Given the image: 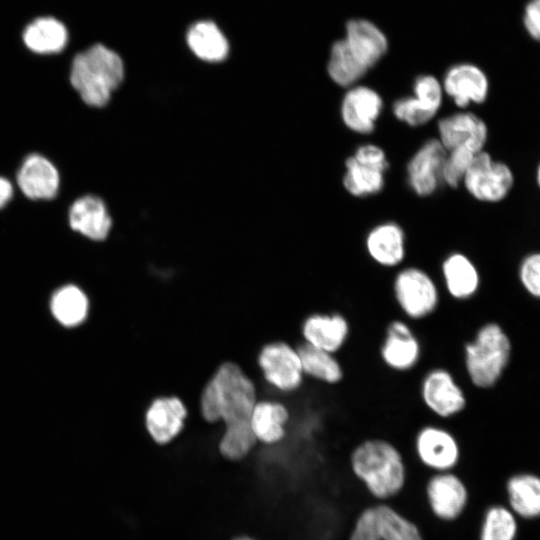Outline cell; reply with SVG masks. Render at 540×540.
Masks as SVG:
<instances>
[{
  "mask_svg": "<svg viewBox=\"0 0 540 540\" xmlns=\"http://www.w3.org/2000/svg\"><path fill=\"white\" fill-rule=\"evenodd\" d=\"M354 478L376 502H388L405 490L408 467L399 447L384 437H368L356 444L348 458Z\"/></svg>",
  "mask_w": 540,
  "mask_h": 540,
  "instance_id": "6da1fadb",
  "label": "cell"
},
{
  "mask_svg": "<svg viewBox=\"0 0 540 540\" xmlns=\"http://www.w3.org/2000/svg\"><path fill=\"white\" fill-rule=\"evenodd\" d=\"M257 401L255 382L236 363L224 362L200 394V414L209 424L250 422Z\"/></svg>",
  "mask_w": 540,
  "mask_h": 540,
  "instance_id": "7a4b0ae2",
  "label": "cell"
},
{
  "mask_svg": "<svg viewBox=\"0 0 540 540\" xmlns=\"http://www.w3.org/2000/svg\"><path fill=\"white\" fill-rule=\"evenodd\" d=\"M123 77L120 56L102 44L77 54L71 65L72 86L87 105L94 107H102L110 100Z\"/></svg>",
  "mask_w": 540,
  "mask_h": 540,
  "instance_id": "3957f363",
  "label": "cell"
},
{
  "mask_svg": "<svg viewBox=\"0 0 540 540\" xmlns=\"http://www.w3.org/2000/svg\"><path fill=\"white\" fill-rule=\"evenodd\" d=\"M511 352L508 336L496 323L483 325L464 346V366L471 383L490 388L505 369Z\"/></svg>",
  "mask_w": 540,
  "mask_h": 540,
  "instance_id": "277c9868",
  "label": "cell"
},
{
  "mask_svg": "<svg viewBox=\"0 0 540 540\" xmlns=\"http://www.w3.org/2000/svg\"><path fill=\"white\" fill-rule=\"evenodd\" d=\"M347 540H426L424 531L400 509L376 502L355 516Z\"/></svg>",
  "mask_w": 540,
  "mask_h": 540,
  "instance_id": "5b68a950",
  "label": "cell"
},
{
  "mask_svg": "<svg viewBox=\"0 0 540 540\" xmlns=\"http://www.w3.org/2000/svg\"><path fill=\"white\" fill-rule=\"evenodd\" d=\"M392 292L403 315L413 321L428 318L440 304L436 282L429 273L416 266L405 267L396 273Z\"/></svg>",
  "mask_w": 540,
  "mask_h": 540,
  "instance_id": "8992f818",
  "label": "cell"
},
{
  "mask_svg": "<svg viewBox=\"0 0 540 540\" xmlns=\"http://www.w3.org/2000/svg\"><path fill=\"white\" fill-rule=\"evenodd\" d=\"M462 183L474 199L496 204L510 196L515 187L516 176L509 164L494 159L484 149L474 155Z\"/></svg>",
  "mask_w": 540,
  "mask_h": 540,
  "instance_id": "52a82bcc",
  "label": "cell"
},
{
  "mask_svg": "<svg viewBox=\"0 0 540 540\" xmlns=\"http://www.w3.org/2000/svg\"><path fill=\"white\" fill-rule=\"evenodd\" d=\"M257 364L273 395L293 394L302 388L305 376L296 347L282 340L265 344L259 351Z\"/></svg>",
  "mask_w": 540,
  "mask_h": 540,
  "instance_id": "ba28073f",
  "label": "cell"
},
{
  "mask_svg": "<svg viewBox=\"0 0 540 540\" xmlns=\"http://www.w3.org/2000/svg\"><path fill=\"white\" fill-rule=\"evenodd\" d=\"M419 394L426 409L439 419L455 417L467 404L462 387L445 367H434L424 374Z\"/></svg>",
  "mask_w": 540,
  "mask_h": 540,
  "instance_id": "9c48e42d",
  "label": "cell"
},
{
  "mask_svg": "<svg viewBox=\"0 0 540 540\" xmlns=\"http://www.w3.org/2000/svg\"><path fill=\"white\" fill-rule=\"evenodd\" d=\"M413 446L421 465L434 473L452 471L460 461L457 438L440 425L427 424L418 429Z\"/></svg>",
  "mask_w": 540,
  "mask_h": 540,
  "instance_id": "30bf717a",
  "label": "cell"
},
{
  "mask_svg": "<svg viewBox=\"0 0 540 540\" xmlns=\"http://www.w3.org/2000/svg\"><path fill=\"white\" fill-rule=\"evenodd\" d=\"M424 493L433 517L446 524L454 522L463 514L469 497L466 484L452 471L430 475Z\"/></svg>",
  "mask_w": 540,
  "mask_h": 540,
  "instance_id": "8fae6325",
  "label": "cell"
},
{
  "mask_svg": "<svg viewBox=\"0 0 540 540\" xmlns=\"http://www.w3.org/2000/svg\"><path fill=\"white\" fill-rule=\"evenodd\" d=\"M421 352V343L408 322L397 318L387 324L379 356L389 370L398 373L412 370L418 364Z\"/></svg>",
  "mask_w": 540,
  "mask_h": 540,
  "instance_id": "7c38bea8",
  "label": "cell"
},
{
  "mask_svg": "<svg viewBox=\"0 0 540 540\" xmlns=\"http://www.w3.org/2000/svg\"><path fill=\"white\" fill-rule=\"evenodd\" d=\"M350 331L349 320L338 311L308 313L299 326L301 341L334 354L344 348Z\"/></svg>",
  "mask_w": 540,
  "mask_h": 540,
  "instance_id": "4fadbf2b",
  "label": "cell"
},
{
  "mask_svg": "<svg viewBox=\"0 0 540 540\" xmlns=\"http://www.w3.org/2000/svg\"><path fill=\"white\" fill-rule=\"evenodd\" d=\"M439 141L446 151L466 148L473 153L485 149L489 138L486 122L470 111L457 112L438 121Z\"/></svg>",
  "mask_w": 540,
  "mask_h": 540,
  "instance_id": "5bb4252c",
  "label": "cell"
},
{
  "mask_svg": "<svg viewBox=\"0 0 540 540\" xmlns=\"http://www.w3.org/2000/svg\"><path fill=\"white\" fill-rule=\"evenodd\" d=\"M187 416V408L180 398L157 397L144 415L146 432L154 444L167 445L182 433Z\"/></svg>",
  "mask_w": 540,
  "mask_h": 540,
  "instance_id": "9a60e30c",
  "label": "cell"
},
{
  "mask_svg": "<svg viewBox=\"0 0 540 540\" xmlns=\"http://www.w3.org/2000/svg\"><path fill=\"white\" fill-rule=\"evenodd\" d=\"M443 89L456 106L466 108L470 104L480 105L486 102L490 82L487 74L477 65L460 63L446 72Z\"/></svg>",
  "mask_w": 540,
  "mask_h": 540,
  "instance_id": "2e32d148",
  "label": "cell"
},
{
  "mask_svg": "<svg viewBox=\"0 0 540 540\" xmlns=\"http://www.w3.org/2000/svg\"><path fill=\"white\" fill-rule=\"evenodd\" d=\"M447 151L439 139L426 141L407 165L408 182L419 196L432 194L442 181V169Z\"/></svg>",
  "mask_w": 540,
  "mask_h": 540,
  "instance_id": "e0dca14e",
  "label": "cell"
},
{
  "mask_svg": "<svg viewBox=\"0 0 540 540\" xmlns=\"http://www.w3.org/2000/svg\"><path fill=\"white\" fill-rule=\"evenodd\" d=\"M383 108L381 96L366 86L351 88L341 103V118L352 131L369 134L375 128V122Z\"/></svg>",
  "mask_w": 540,
  "mask_h": 540,
  "instance_id": "ac0fdd59",
  "label": "cell"
},
{
  "mask_svg": "<svg viewBox=\"0 0 540 540\" xmlns=\"http://www.w3.org/2000/svg\"><path fill=\"white\" fill-rule=\"evenodd\" d=\"M59 173L44 156L32 154L25 158L17 173L22 193L30 199H51L59 188Z\"/></svg>",
  "mask_w": 540,
  "mask_h": 540,
  "instance_id": "d6986e66",
  "label": "cell"
},
{
  "mask_svg": "<svg viewBox=\"0 0 540 540\" xmlns=\"http://www.w3.org/2000/svg\"><path fill=\"white\" fill-rule=\"evenodd\" d=\"M291 412L280 399H259L250 417V426L258 443L275 445L287 435Z\"/></svg>",
  "mask_w": 540,
  "mask_h": 540,
  "instance_id": "ffe728a7",
  "label": "cell"
},
{
  "mask_svg": "<svg viewBox=\"0 0 540 540\" xmlns=\"http://www.w3.org/2000/svg\"><path fill=\"white\" fill-rule=\"evenodd\" d=\"M344 41L353 56L367 70L384 56L388 48L385 34L374 23L365 19L347 22Z\"/></svg>",
  "mask_w": 540,
  "mask_h": 540,
  "instance_id": "44dd1931",
  "label": "cell"
},
{
  "mask_svg": "<svg viewBox=\"0 0 540 540\" xmlns=\"http://www.w3.org/2000/svg\"><path fill=\"white\" fill-rule=\"evenodd\" d=\"M68 220L74 231L93 241L104 240L112 226L104 202L92 195L81 197L71 205Z\"/></svg>",
  "mask_w": 540,
  "mask_h": 540,
  "instance_id": "7402d4cb",
  "label": "cell"
},
{
  "mask_svg": "<svg viewBox=\"0 0 540 540\" xmlns=\"http://www.w3.org/2000/svg\"><path fill=\"white\" fill-rule=\"evenodd\" d=\"M365 246L370 258L381 267H396L405 258L404 232L392 222L374 227L366 237Z\"/></svg>",
  "mask_w": 540,
  "mask_h": 540,
  "instance_id": "603a6c76",
  "label": "cell"
},
{
  "mask_svg": "<svg viewBox=\"0 0 540 540\" xmlns=\"http://www.w3.org/2000/svg\"><path fill=\"white\" fill-rule=\"evenodd\" d=\"M441 274L446 293L455 300L469 299L479 288L477 267L463 253L449 254L442 262Z\"/></svg>",
  "mask_w": 540,
  "mask_h": 540,
  "instance_id": "cb8c5ba5",
  "label": "cell"
},
{
  "mask_svg": "<svg viewBox=\"0 0 540 540\" xmlns=\"http://www.w3.org/2000/svg\"><path fill=\"white\" fill-rule=\"evenodd\" d=\"M305 378L335 386L344 379L345 371L336 354L315 348L303 341L296 346Z\"/></svg>",
  "mask_w": 540,
  "mask_h": 540,
  "instance_id": "d4e9b609",
  "label": "cell"
},
{
  "mask_svg": "<svg viewBox=\"0 0 540 540\" xmlns=\"http://www.w3.org/2000/svg\"><path fill=\"white\" fill-rule=\"evenodd\" d=\"M26 47L38 54L61 52L68 41L65 25L53 17H40L32 21L23 32Z\"/></svg>",
  "mask_w": 540,
  "mask_h": 540,
  "instance_id": "484cf974",
  "label": "cell"
},
{
  "mask_svg": "<svg viewBox=\"0 0 540 540\" xmlns=\"http://www.w3.org/2000/svg\"><path fill=\"white\" fill-rule=\"evenodd\" d=\"M187 43L193 53L205 61H221L228 54L226 38L216 24L210 21L193 25L188 31Z\"/></svg>",
  "mask_w": 540,
  "mask_h": 540,
  "instance_id": "4316f807",
  "label": "cell"
},
{
  "mask_svg": "<svg viewBox=\"0 0 540 540\" xmlns=\"http://www.w3.org/2000/svg\"><path fill=\"white\" fill-rule=\"evenodd\" d=\"M345 166L343 185L350 194L359 197L382 190L386 168L357 160L353 156L346 159Z\"/></svg>",
  "mask_w": 540,
  "mask_h": 540,
  "instance_id": "83f0119b",
  "label": "cell"
},
{
  "mask_svg": "<svg viewBox=\"0 0 540 540\" xmlns=\"http://www.w3.org/2000/svg\"><path fill=\"white\" fill-rule=\"evenodd\" d=\"M511 509L524 518L540 516V478L532 474L516 475L507 483Z\"/></svg>",
  "mask_w": 540,
  "mask_h": 540,
  "instance_id": "f1b7e54d",
  "label": "cell"
},
{
  "mask_svg": "<svg viewBox=\"0 0 540 540\" xmlns=\"http://www.w3.org/2000/svg\"><path fill=\"white\" fill-rule=\"evenodd\" d=\"M51 311L54 317L64 326H76L87 318L89 300L80 288L68 285L53 295Z\"/></svg>",
  "mask_w": 540,
  "mask_h": 540,
  "instance_id": "f546056e",
  "label": "cell"
},
{
  "mask_svg": "<svg viewBox=\"0 0 540 540\" xmlns=\"http://www.w3.org/2000/svg\"><path fill=\"white\" fill-rule=\"evenodd\" d=\"M258 444L250 422H241L224 426L217 441V451L229 461L245 459Z\"/></svg>",
  "mask_w": 540,
  "mask_h": 540,
  "instance_id": "4dcf8cb0",
  "label": "cell"
},
{
  "mask_svg": "<svg viewBox=\"0 0 540 540\" xmlns=\"http://www.w3.org/2000/svg\"><path fill=\"white\" fill-rule=\"evenodd\" d=\"M327 70L330 78L342 87L352 86L367 72L353 56L344 39L332 45Z\"/></svg>",
  "mask_w": 540,
  "mask_h": 540,
  "instance_id": "1f68e13d",
  "label": "cell"
},
{
  "mask_svg": "<svg viewBox=\"0 0 540 540\" xmlns=\"http://www.w3.org/2000/svg\"><path fill=\"white\" fill-rule=\"evenodd\" d=\"M517 523L511 510L503 506L490 507L483 519L480 540H514Z\"/></svg>",
  "mask_w": 540,
  "mask_h": 540,
  "instance_id": "d6a6232c",
  "label": "cell"
},
{
  "mask_svg": "<svg viewBox=\"0 0 540 540\" xmlns=\"http://www.w3.org/2000/svg\"><path fill=\"white\" fill-rule=\"evenodd\" d=\"M475 154L461 147L448 151L442 169V181L452 188H457L463 182Z\"/></svg>",
  "mask_w": 540,
  "mask_h": 540,
  "instance_id": "836d02e7",
  "label": "cell"
},
{
  "mask_svg": "<svg viewBox=\"0 0 540 540\" xmlns=\"http://www.w3.org/2000/svg\"><path fill=\"white\" fill-rule=\"evenodd\" d=\"M393 113L397 119L412 127L424 125L436 115L414 96L396 100Z\"/></svg>",
  "mask_w": 540,
  "mask_h": 540,
  "instance_id": "e575fe53",
  "label": "cell"
},
{
  "mask_svg": "<svg viewBox=\"0 0 540 540\" xmlns=\"http://www.w3.org/2000/svg\"><path fill=\"white\" fill-rule=\"evenodd\" d=\"M442 91L440 82L432 75L417 77L413 85L414 97L435 114L442 103Z\"/></svg>",
  "mask_w": 540,
  "mask_h": 540,
  "instance_id": "d590c367",
  "label": "cell"
},
{
  "mask_svg": "<svg viewBox=\"0 0 540 540\" xmlns=\"http://www.w3.org/2000/svg\"><path fill=\"white\" fill-rule=\"evenodd\" d=\"M519 278L531 295L540 298V252H532L522 259Z\"/></svg>",
  "mask_w": 540,
  "mask_h": 540,
  "instance_id": "8d00e7d4",
  "label": "cell"
},
{
  "mask_svg": "<svg viewBox=\"0 0 540 540\" xmlns=\"http://www.w3.org/2000/svg\"><path fill=\"white\" fill-rule=\"evenodd\" d=\"M523 22L528 34L540 42V0H531L527 3Z\"/></svg>",
  "mask_w": 540,
  "mask_h": 540,
  "instance_id": "74e56055",
  "label": "cell"
},
{
  "mask_svg": "<svg viewBox=\"0 0 540 540\" xmlns=\"http://www.w3.org/2000/svg\"><path fill=\"white\" fill-rule=\"evenodd\" d=\"M13 195V186L9 180L0 177V209L4 207Z\"/></svg>",
  "mask_w": 540,
  "mask_h": 540,
  "instance_id": "f35d334b",
  "label": "cell"
},
{
  "mask_svg": "<svg viewBox=\"0 0 540 540\" xmlns=\"http://www.w3.org/2000/svg\"><path fill=\"white\" fill-rule=\"evenodd\" d=\"M535 183H536L537 188L540 191V160L538 161L535 168Z\"/></svg>",
  "mask_w": 540,
  "mask_h": 540,
  "instance_id": "ab89813d",
  "label": "cell"
},
{
  "mask_svg": "<svg viewBox=\"0 0 540 540\" xmlns=\"http://www.w3.org/2000/svg\"><path fill=\"white\" fill-rule=\"evenodd\" d=\"M234 540H255L249 536H239V537H236Z\"/></svg>",
  "mask_w": 540,
  "mask_h": 540,
  "instance_id": "60d3db41",
  "label": "cell"
}]
</instances>
